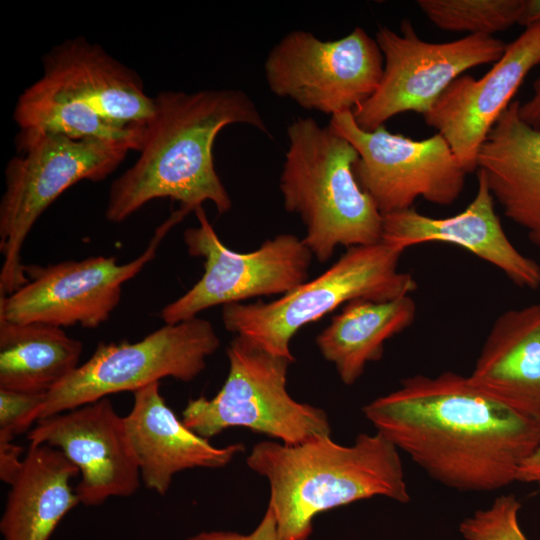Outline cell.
<instances>
[{"label": "cell", "instance_id": "cell-1", "mask_svg": "<svg viewBox=\"0 0 540 540\" xmlns=\"http://www.w3.org/2000/svg\"><path fill=\"white\" fill-rule=\"evenodd\" d=\"M377 432L430 478L460 492L516 482L540 444V421L475 388L467 376L414 375L362 408Z\"/></svg>", "mask_w": 540, "mask_h": 540}, {"label": "cell", "instance_id": "cell-2", "mask_svg": "<svg viewBox=\"0 0 540 540\" xmlns=\"http://www.w3.org/2000/svg\"><path fill=\"white\" fill-rule=\"evenodd\" d=\"M232 124L270 135L256 104L242 90L159 92L139 157L110 186L106 219L123 222L160 198L179 202L188 213L206 201L220 214L228 212L232 200L215 169L213 146L219 132Z\"/></svg>", "mask_w": 540, "mask_h": 540}, {"label": "cell", "instance_id": "cell-3", "mask_svg": "<svg viewBox=\"0 0 540 540\" xmlns=\"http://www.w3.org/2000/svg\"><path fill=\"white\" fill-rule=\"evenodd\" d=\"M246 464L269 483L278 540H308L316 515L360 500L410 501L399 450L377 431L348 446L330 436L296 445L261 441Z\"/></svg>", "mask_w": 540, "mask_h": 540}, {"label": "cell", "instance_id": "cell-4", "mask_svg": "<svg viewBox=\"0 0 540 540\" xmlns=\"http://www.w3.org/2000/svg\"><path fill=\"white\" fill-rule=\"evenodd\" d=\"M42 62V75L16 103L19 131L97 138L140 150L154 97L133 69L83 36L53 46Z\"/></svg>", "mask_w": 540, "mask_h": 540}, {"label": "cell", "instance_id": "cell-5", "mask_svg": "<svg viewBox=\"0 0 540 540\" xmlns=\"http://www.w3.org/2000/svg\"><path fill=\"white\" fill-rule=\"evenodd\" d=\"M287 136L279 184L283 204L300 216L303 241L318 261L329 260L340 245L380 242L383 215L354 175V146L312 118L293 120Z\"/></svg>", "mask_w": 540, "mask_h": 540}, {"label": "cell", "instance_id": "cell-6", "mask_svg": "<svg viewBox=\"0 0 540 540\" xmlns=\"http://www.w3.org/2000/svg\"><path fill=\"white\" fill-rule=\"evenodd\" d=\"M404 251L382 240L349 247L321 275L274 301L222 306L224 327L294 362L290 341L305 325L352 300L390 301L416 290L415 279L397 269Z\"/></svg>", "mask_w": 540, "mask_h": 540}, {"label": "cell", "instance_id": "cell-7", "mask_svg": "<svg viewBox=\"0 0 540 540\" xmlns=\"http://www.w3.org/2000/svg\"><path fill=\"white\" fill-rule=\"evenodd\" d=\"M17 147L5 169L0 201V296L28 281L22 248L45 210L74 184L107 178L131 151L123 144L55 132L19 131Z\"/></svg>", "mask_w": 540, "mask_h": 540}, {"label": "cell", "instance_id": "cell-8", "mask_svg": "<svg viewBox=\"0 0 540 540\" xmlns=\"http://www.w3.org/2000/svg\"><path fill=\"white\" fill-rule=\"evenodd\" d=\"M226 354L229 370L223 386L212 398L188 401L181 419L187 428L209 439L227 428L245 427L286 445L330 436L326 412L288 393L291 360L241 336L230 342Z\"/></svg>", "mask_w": 540, "mask_h": 540}, {"label": "cell", "instance_id": "cell-9", "mask_svg": "<svg viewBox=\"0 0 540 540\" xmlns=\"http://www.w3.org/2000/svg\"><path fill=\"white\" fill-rule=\"evenodd\" d=\"M219 346L213 325L198 317L165 324L137 342H101L84 364L46 394L35 423L162 378L190 382Z\"/></svg>", "mask_w": 540, "mask_h": 540}, {"label": "cell", "instance_id": "cell-10", "mask_svg": "<svg viewBox=\"0 0 540 540\" xmlns=\"http://www.w3.org/2000/svg\"><path fill=\"white\" fill-rule=\"evenodd\" d=\"M186 215L180 209L172 212L141 255L124 264L114 256L99 255L47 266L25 265L28 281L15 292L0 296V319L61 328L100 326L118 306L123 284L154 259L169 230Z\"/></svg>", "mask_w": 540, "mask_h": 540}, {"label": "cell", "instance_id": "cell-11", "mask_svg": "<svg viewBox=\"0 0 540 540\" xmlns=\"http://www.w3.org/2000/svg\"><path fill=\"white\" fill-rule=\"evenodd\" d=\"M383 67L376 40L361 27L331 41L294 30L271 48L264 74L276 96L333 116L366 101L377 89Z\"/></svg>", "mask_w": 540, "mask_h": 540}, {"label": "cell", "instance_id": "cell-12", "mask_svg": "<svg viewBox=\"0 0 540 540\" xmlns=\"http://www.w3.org/2000/svg\"><path fill=\"white\" fill-rule=\"evenodd\" d=\"M199 225L184 231L189 255L203 259L204 273L182 296L160 312L165 324L197 317L217 305L269 295H284L307 281L312 252L303 239L280 234L251 252L229 249L218 237L203 207L195 211Z\"/></svg>", "mask_w": 540, "mask_h": 540}, {"label": "cell", "instance_id": "cell-13", "mask_svg": "<svg viewBox=\"0 0 540 540\" xmlns=\"http://www.w3.org/2000/svg\"><path fill=\"white\" fill-rule=\"evenodd\" d=\"M375 40L384 59L382 78L375 92L352 111L366 131L400 113L424 115L452 81L468 69L497 62L507 45L493 36L470 34L451 42H427L409 19L402 20L400 34L380 26Z\"/></svg>", "mask_w": 540, "mask_h": 540}, {"label": "cell", "instance_id": "cell-14", "mask_svg": "<svg viewBox=\"0 0 540 540\" xmlns=\"http://www.w3.org/2000/svg\"><path fill=\"white\" fill-rule=\"evenodd\" d=\"M328 126L358 152L354 175L382 215L412 208L419 197L451 205L464 189L467 173L439 133L414 140L385 125L366 131L352 111L331 116Z\"/></svg>", "mask_w": 540, "mask_h": 540}, {"label": "cell", "instance_id": "cell-15", "mask_svg": "<svg viewBox=\"0 0 540 540\" xmlns=\"http://www.w3.org/2000/svg\"><path fill=\"white\" fill-rule=\"evenodd\" d=\"M27 440L60 450L78 468L75 492L85 506L128 497L139 488L140 470L124 417L108 397L37 421Z\"/></svg>", "mask_w": 540, "mask_h": 540}, {"label": "cell", "instance_id": "cell-16", "mask_svg": "<svg viewBox=\"0 0 540 540\" xmlns=\"http://www.w3.org/2000/svg\"><path fill=\"white\" fill-rule=\"evenodd\" d=\"M540 64V22L526 27L506 45L501 58L481 78L463 74L423 115L441 134L466 173L477 170V158L489 132L512 102L527 74Z\"/></svg>", "mask_w": 540, "mask_h": 540}, {"label": "cell", "instance_id": "cell-17", "mask_svg": "<svg viewBox=\"0 0 540 540\" xmlns=\"http://www.w3.org/2000/svg\"><path fill=\"white\" fill-rule=\"evenodd\" d=\"M477 179L474 199L465 210L451 217H429L413 207L383 215L381 240L403 250L435 241L458 245L500 269L516 285L539 288L540 265L510 242L479 171Z\"/></svg>", "mask_w": 540, "mask_h": 540}, {"label": "cell", "instance_id": "cell-18", "mask_svg": "<svg viewBox=\"0 0 540 540\" xmlns=\"http://www.w3.org/2000/svg\"><path fill=\"white\" fill-rule=\"evenodd\" d=\"M159 386L155 382L133 392V406L124 420L144 485L164 496L177 473L225 467L245 446L215 447L191 431L166 404Z\"/></svg>", "mask_w": 540, "mask_h": 540}, {"label": "cell", "instance_id": "cell-19", "mask_svg": "<svg viewBox=\"0 0 540 540\" xmlns=\"http://www.w3.org/2000/svg\"><path fill=\"white\" fill-rule=\"evenodd\" d=\"M467 377L481 392L540 421V304L500 315Z\"/></svg>", "mask_w": 540, "mask_h": 540}, {"label": "cell", "instance_id": "cell-20", "mask_svg": "<svg viewBox=\"0 0 540 540\" xmlns=\"http://www.w3.org/2000/svg\"><path fill=\"white\" fill-rule=\"evenodd\" d=\"M519 101L499 117L477 158V171L511 221L540 248V131L518 115Z\"/></svg>", "mask_w": 540, "mask_h": 540}, {"label": "cell", "instance_id": "cell-21", "mask_svg": "<svg viewBox=\"0 0 540 540\" xmlns=\"http://www.w3.org/2000/svg\"><path fill=\"white\" fill-rule=\"evenodd\" d=\"M77 474L78 468L60 450L29 444L0 520L2 540H49L80 504L70 484Z\"/></svg>", "mask_w": 540, "mask_h": 540}, {"label": "cell", "instance_id": "cell-22", "mask_svg": "<svg viewBox=\"0 0 540 540\" xmlns=\"http://www.w3.org/2000/svg\"><path fill=\"white\" fill-rule=\"evenodd\" d=\"M416 310L410 295L390 301L352 300L332 317L316 344L341 381L352 385L368 363L382 358L385 343L413 323Z\"/></svg>", "mask_w": 540, "mask_h": 540}, {"label": "cell", "instance_id": "cell-23", "mask_svg": "<svg viewBox=\"0 0 540 540\" xmlns=\"http://www.w3.org/2000/svg\"><path fill=\"white\" fill-rule=\"evenodd\" d=\"M82 350L61 327L0 319V389L47 394L76 370Z\"/></svg>", "mask_w": 540, "mask_h": 540}, {"label": "cell", "instance_id": "cell-24", "mask_svg": "<svg viewBox=\"0 0 540 540\" xmlns=\"http://www.w3.org/2000/svg\"><path fill=\"white\" fill-rule=\"evenodd\" d=\"M416 4L442 30L492 36L518 23L524 0H418Z\"/></svg>", "mask_w": 540, "mask_h": 540}, {"label": "cell", "instance_id": "cell-25", "mask_svg": "<svg viewBox=\"0 0 540 540\" xmlns=\"http://www.w3.org/2000/svg\"><path fill=\"white\" fill-rule=\"evenodd\" d=\"M520 509L514 494L500 495L488 508L463 519L459 532L465 540H528L519 524Z\"/></svg>", "mask_w": 540, "mask_h": 540}, {"label": "cell", "instance_id": "cell-26", "mask_svg": "<svg viewBox=\"0 0 540 540\" xmlns=\"http://www.w3.org/2000/svg\"><path fill=\"white\" fill-rule=\"evenodd\" d=\"M46 394L0 389V442H11L35 423L34 415Z\"/></svg>", "mask_w": 540, "mask_h": 540}, {"label": "cell", "instance_id": "cell-27", "mask_svg": "<svg viewBox=\"0 0 540 540\" xmlns=\"http://www.w3.org/2000/svg\"><path fill=\"white\" fill-rule=\"evenodd\" d=\"M23 449L11 442H0V479L11 485L20 473L24 456Z\"/></svg>", "mask_w": 540, "mask_h": 540}, {"label": "cell", "instance_id": "cell-28", "mask_svg": "<svg viewBox=\"0 0 540 540\" xmlns=\"http://www.w3.org/2000/svg\"><path fill=\"white\" fill-rule=\"evenodd\" d=\"M518 115L528 126L540 131V73L533 82L531 96L525 102H519Z\"/></svg>", "mask_w": 540, "mask_h": 540}, {"label": "cell", "instance_id": "cell-29", "mask_svg": "<svg viewBox=\"0 0 540 540\" xmlns=\"http://www.w3.org/2000/svg\"><path fill=\"white\" fill-rule=\"evenodd\" d=\"M516 482L534 484L540 489V444L520 465Z\"/></svg>", "mask_w": 540, "mask_h": 540}, {"label": "cell", "instance_id": "cell-30", "mask_svg": "<svg viewBox=\"0 0 540 540\" xmlns=\"http://www.w3.org/2000/svg\"><path fill=\"white\" fill-rule=\"evenodd\" d=\"M247 540H278L275 516L269 506L257 527L247 536Z\"/></svg>", "mask_w": 540, "mask_h": 540}, {"label": "cell", "instance_id": "cell-31", "mask_svg": "<svg viewBox=\"0 0 540 540\" xmlns=\"http://www.w3.org/2000/svg\"><path fill=\"white\" fill-rule=\"evenodd\" d=\"M540 22V0H524L518 24L529 27Z\"/></svg>", "mask_w": 540, "mask_h": 540}, {"label": "cell", "instance_id": "cell-32", "mask_svg": "<svg viewBox=\"0 0 540 540\" xmlns=\"http://www.w3.org/2000/svg\"><path fill=\"white\" fill-rule=\"evenodd\" d=\"M247 536L234 531H204L185 540H247Z\"/></svg>", "mask_w": 540, "mask_h": 540}]
</instances>
